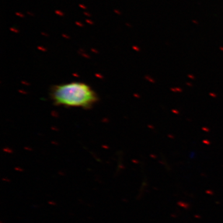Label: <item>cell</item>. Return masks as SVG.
Listing matches in <instances>:
<instances>
[{"instance_id": "1", "label": "cell", "mask_w": 223, "mask_h": 223, "mask_svg": "<svg viewBox=\"0 0 223 223\" xmlns=\"http://www.w3.org/2000/svg\"><path fill=\"white\" fill-rule=\"evenodd\" d=\"M50 98L55 105L66 107L90 108L99 100L95 91L82 82H71L53 86Z\"/></svg>"}, {"instance_id": "2", "label": "cell", "mask_w": 223, "mask_h": 223, "mask_svg": "<svg viewBox=\"0 0 223 223\" xmlns=\"http://www.w3.org/2000/svg\"><path fill=\"white\" fill-rule=\"evenodd\" d=\"M55 13V14H57V15H59L60 16H64V13L61 11H60V10H56Z\"/></svg>"}, {"instance_id": "3", "label": "cell", "mask_w": 223, "mask_h": 223, "mask_svg": "<svg viewBox=\"0 0 223 223\" xmlns=\"http://www.w3.org/2000/svg\"><path fill=\"white\" fill-rule=\"evenodd\" d=\"M15 14H16V16H17L21 17H24V16H25L23 14H22V13H17V12H16V13H15Z\"/></svg>"}, {"instance_id": "4", "label": "cell", "mask_w": 223, "mask_h": 223, "mask_svg": "<svg viewBox=\"0 0 223 223\" xmlns=\"http://www.w3.org/2000/svg\"><path fill=\"white\" fill-rule=\"evenodd\" d=\"M75 24H76V25H77V26H78L79 27H83L84 26V25L81 23L78 22V21H76L75 22Z\"/></svg>"}, {"instance_id": "5", "label": "cell", "mask_w": 223, "mask_h": 223, "mask_svg": "<svg viewBox=\"0 0 223 223\" xmlns=\"http://www.w3.org/2000/svg\"><path fill=\"white\" fill-rule=\"evenodd\" d=\"M86 22L87 23L89 24L90 25H93V24H94V23H93L92 21H90V20H89V19H86Z\"/></svg>"}, {"instance_id": "6", "label": "cell", "mask_w": 223, "mask_h": 223, "mask_svg": "<svg viewBox=\"0 0 223 223\" xmlns=\"http://www.w3.org/2000/svg\"><path fill=\"white\" fill-rule=\"evenodd\" d=\"M10 30H11V31H13V32H18V30H17V29H14V28L11 27V28H10Z\"/></svg>"}, {"instance_id": "7", "label": "cell", "mask_w": 223, "mask_h": 223, "mask_svg": "<svg viewBox=\"0 0 223 223\" xmlns=\"http://www.w3.org/2000/svg\"><path fill=\"white\" fill-rule=\"evenodd\" d=\"M79 6L80 8H81L84 9H86V7L84 5H83L80 4V5H79Z\"/></svg>"}, {"instance_id": "8", "label": "cell", "mask_w": 223, "mask_h": 223, "mask_svg": "<svg viewBox=\"0 0 223 223\" xmlns=\"http://www.w3.org/2000/svg\"><path fill=\"white\" fill-rule=\"evenodd\" d=\"M114 12H115V13H117V14H121L120 12L119 11H118V10H117V9H114Z\"/></svg>"}, {"instance_id": "9", "label": "cell", "mask_w": 223, "mask_h": 223, "mask_svg": "<svg viewBox=\"0 0 223 223\" xmlns=\"http://www.w3.org/2000/svg\"><path fill=\"white\" fill-rule=\"evenodd\" d=\"M84 15H86V16H89V17H90V14L89 13H87V12H84Z\"/></svg>"}, {"instance_id": "10", "label": "cell", "mask_w": 223, "mask_h": 223, "mask_svg": "<svg viewBox=\"0 0 223 223\" xmlns=\"http://www.w3.org/2000/svg\"><path fill=\"white\" fill-rule=\"evenodd\" d=\"M27 14H29V15H30V16H34V14L33 13H30L29 11H27Z\"/></svg>"}]
</instances>
